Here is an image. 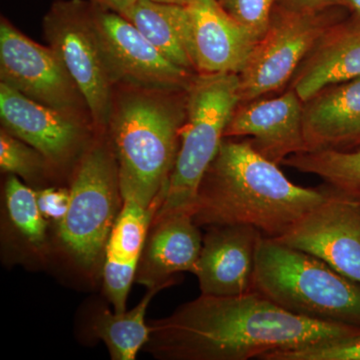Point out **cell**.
I'll list each match as a JSON object with an SVG mask.
<instances>
[{"mask_svg":"<svg viewBox=\"0 0 360 360\" xmlns=\"http://www.w3.org/2000/svg\"><path fill=\"white\" fill-rule=\"evenodd\" d=\"M89 1L120 15H124L134 6L137 0H89Z\"/></svg>","mask_w":360,"mask_h":360,"instance_id":"cell-29","label":"cell"},{"mask_svg":"<svg viewBox=\"0 0 360 360\" xmlns=\"http://www.w3.org/2000/svg\"><path fill=\"white\" fill-rule=\"evenodd\" d=\"M326 188L328 198L276 240L360 283V200Z\"/></svg>","mask_w":360,"mask_h":360,"instance_id":"cell-12","label":"cell"},{"mask_svg":"<svg viewBox=\"0 0 360 360\" xmlns=\"http://www.w3.org/2000/svg\"><path fill=\"white\" fill-rule=\"evenodd\" d=\"M262 233L250 225L206 227L194 276L201 295L238 296L253 290L258 241Z\"/></svg>","mask_w":360,"mask_h":360,"instance_id":"cell-13","label":"cell"},{"mask_svg":"<svg viewBox=\"0 0 360 360\" xmlns=\"http://www.w3.org/2000/svg\"><path fill=\"white\" fill-rule=\"evenodd\" d=\"M156 210L134 198H123L122 212L106 245L101 276L103 295L116 314L127 311V296Z\"/></svg>","mask_w":360,"mask_h":360,"instance_id":"cell-19","label":"cell"},{"mask_svg":"<svg viewBox=\"0 0 360 360\" xmlns=\"http://www.w3.org/2000/svg\"><path fill=\"white\" fill-rule=\"evenodd\" d=\"M360 77V20H340L324 33L290 82L304 103L319 90Z\"/></svg>","mask_w":360,"mask_h":360,"instance_id":"cell-20","label":"cell"},{"mask_svg":"<svg viewBox=\"0 0 360 360\" xmlns=\"http://www.w3.org/2000/svg\"><path fill=\"white\" fill-rule=\"evenodd\" d=\"M65 219L51 231L49 269L94 288L103 276L106 245L123 198L117 160L106 131L97 134L71 174Z\"/></svg>","mask_w":360,"mask_h":360,"instance_id":"cell-4","label":"cell"},{"mask_svg":"<svg viewBox=\"0 0 360 360\" xmlns=\"http://www.w3.org/2000/svg\"><path fill=\"white\" fill-rule=\"evenodd\" d=\"M2 129L37 149L63 186L97 134L91 120L37 103L0 82Z\"/></svg>","mask_w":360,"mask_h":360,"instance_id":"cell-9","label":"cell"},{"mask_svg":"<svg viewBox=\"0 0 360 360\" xmlns=\"http://www.w3.org/2000/svg\"><path fill=\"white\" fill-rule=\"evenodd\" d=\"M44 33L75 80L97 131H106L115 86L104 61L89 0H56L44 18Z\"/></svg>","mask_w":360,"mask_h":360,"instance_id":"cell-8","label":"cell"},{"mask_svg":"<svg viewBox=\"0 0 360 360\" xmlns=\"http://www.w3.org/2000/svg\"><path fill=\"white\" fill-rule=\"evenodd\" d=\"M156 2H162V4H179V6H186L189 0H153Z\"/></svg>","mask_w":360,"mask_h":360,"instance_id":"cell-31","label":"cell"},{"mask_svg":"<svg viewBox=\"0 0 360 360\" xmlns=\"http://www.w3.org/2000/svg\"><path fill=\"white\" fill-rule=\"evenodd\" d=\"M340 6L349 9L354 18L360 20V0H340Z\"/></svg>","mask_w":360,"mask_h":360,"instance_id":"cell-30","label":"cell"},{"mask_svg":"<svg viewBox=\"0 0 360 360\" xmlns=\"http://www.w3.org/2000/svg\"><path fill=\"white\" fill-rule=\"evenodd\" d=\"M0 168L2 174H13L34 189L61 186L49 161L25 141L0 130Z\"/></svg>","mask_w":360,"mask_h":360,"instance_id":"cell-24","label":"cell"},{"mask_svg":"<svg viewBox=\"0 0 360 360\" xmlns=\"http://www.w3.org/2000/svg\"><path fill=\"white\" fill-rule=\"evenodd\" d=\"M117 86L106 134L117 160L122 198L158 210L179 153L186 90Z\"/></svg>","mask_w":360,"mask_h":360,"instance_id":"cell-3","label":"cell"},{"mask_svg":"<svg viewBox=\"0 0 360 360\" xmlns=\"http://www.w3.org/2000/svg\"><path fill=\"white\" fill-rule=\"evenodd\" d=\"M148 324L143 350L160 360L259 359L276 350L360 333V328L291 314L255 290L238 296L201 295Z\"/></svg>","mask_w":360,"mask_h":360,"instance_id":"cell-1","label":"cell"},{"mask_svg":"<svg viewBox=\"0 0 360 360\" xmlns=\"http://www.w3.org/2000/svg\"><path fill=\"white\" fill-rule=\"evenodd\" d=\"M186 9L195 72L239 75L258 40L219 0H189Z\"/></svg>","mask_w":360,"mask_h":360,"instance_id":"cell-15","label":"cell"},{"mask_svg":"<svg viewBox=\"0 0 360 360\" xmlns=\"http://www.w3.org/2000/svg\"><path fill=\"white\" fill-rule=\"evenodd\" d=\"M340 0H276V6L298 13H314L340 6Z\"/></svg>","mask_w":360,"mask_h":360,"instance_id":"cell-28","label":"cell"},{"mask_svg":"<svg viewBox=\"0 0 360 360\" xmlns=\"http://www.w3.org/2000/svg\"><path fill=\"white\" fill-rule=\"evenodd\" d=\"M122 16L172 63L195 72L186 6L137 0Z\"/></svg>","mask_w":360,"mask_h":360,"instance_id":"cell-22","label":"cell"},{"mask_svg":"<svg viewBox=\"0 0 360 360\" xmlns=\"http://www.w3.org/2000/svg\"><path fill=\"white\" fill-rule=\"evenodd\" d=\"M37 205L51 231L65 219L70 202L68 186H51L35 189Z\"/></svg>","mask_w":360,"mask_h":360,"instance_id":"cell-27","label":"cell"},{"mask_svg":"<svg viewBox=\"0 0 360 360\" xmlns=\"http://www.w3.org/2000/svg\"><path fill=\"white\" fill-rule=\"evenodd\" d=\"M340 7L298 13L274 6L269 27L239 73L240 103L283 89L322 35L340 22Z\"/></svg>","mask_w":360,"mask_h":360,"instance_id":"cell-7","label":"cell"},{"mask_svg":"<svg viewBox=\"0 0 360 360\" xmlns=\"http://www.w3.org/2000/svg\"><path fill=\"white\" fill-rule=\"evenodd\" d=\"M92 13L104 61L115 86L187 89L195 72L172 63L120 14L94 4Z\"/></svg>","mask_w":360,"mask_h":360,"instance_id":"cell-11","label":"cell"},{"mask_svg":"<svg viewBox=\"0 0 360 360\" xmlns=\"http://www.w3.org/2000/svg\"><path fill=\"white\" fill-rule=\"evenodd\" d=\"M253 290L291 314L360 328V283L276 239L258 241Z\"/></svg>","mask_w":360,"mask_h":360,"instance_id":"cell-5","label":"cell"},{"mask_svg":"<svg viewBox=\"0 0 360 360\" xmlns=\"http://www.w3.org/2000/svg\"><path fill=\"white\" fill-rule=\"evenodd\" d=\"M51 229L40 212L35 189L7 174L2 193V260L26 269H49Z\"/></svg>","mask_w":360,"mask_h":360,"instance_id":"cell-16","label":"cell"},{"mask_svg":"<svg viewBox=\"0 0 360 360\" xmlns=\"http://www.w3.org/2000/svg\"><path fill=\"white\" fill-rule=\"evenodd\" d=\"M200 227L191 213L153 219L142 250L134 283L148 288L174 285L180 272L194 274L201 246Z\"/></svg>","mask_w":360,"mask_h":360,"instance_id":"cell-17","label":"cell"},{"mask_svg":"<svg viewBox=\"0 0 360 360\" xmlns=\"http://www.w3.org/2000/svg\"><path fill=\"white\" fill-rule=\"evenodd\" d=\"M259 360H360V333L293 349L276 350L262 355Z\"/></svg>","mask_w":360,"mask_h":360,"instance_id":"cell-25","label":"cell"},{"mask_svg":"<svg viewBox=\"0 0 360 360\" xmlns=\"http://www.w3.org/2000/svg\"><path fill=\"white\" fill-rule=\"evenodd\" d=\"M163 290L149 288L136 307L122 314L111 311L101 302H89L82 316L85 338L103 341L112 360H134L150 335V326L146 321L149 303Z\"/></svg>","mask_w":360,"mask_h":360,"instance_id":"cell-21","label":"cell"},{"mask_svg":"<svg viewBox=\"0 0 360 360\" xmlns=\"http://www.w3.org/2000/svg\"><path fill=\"white\" fill-rule=\"evenodd\" d=\"M307 151L360 148V77L324 87L303 103Z\"/></svg>","mask_w":360,"mask_h":360,"instance_id":"cell-18","label":"cell"},{"mask_svg":"<svg viewBox=\"0 0 360 360\" xmlns=\"http://www.w3.org/2000/svg\"><path fill=\"white\" fill-rule=\"evenodd\" d=\"M219 2L257 40L266 32L272 9L276 6V0H219Z\"/></svg>","mask_w":360,"mask_h":360,"instance_id":"cell-26","label":"cell"},{"mask_svg":"<svg viewBox=\"0 0 360 360\" xmlns=\"http://www.w3.org/2000/svg\"><path fill=\"white\" fill-rule=\"evenodd\" d=\"M302 108L303 101L291 89L274 98L239 103L225 129L224 139L250 137L260 155L283 165L290 156L307 151Z\"/></svg>","mask_w":360,"mask_h":360,"instance_id":"cell-14","label":"cell"},{"mask_svg":"<svg viewBox=\"0 0 360 360\" xmlns=\"http://www.w3.org/2000/svg\"><path fill=\"white\" fill-rule=\"evenodd\" d=\"M328 191L292 184L250 139H224L201 180L191 210L198 226L250 225L278 238L328 198Z\"/></svg>","mask_w":360,"mask_h":360,"instance_id":"cell-2","label":"cell"},{"mask_svg":"<svg viewBox=\"0 0 360 360\" xmlns=\"http://www.w3.org/2000/svg\"><path fill=\"white\" fill-rule=\"evenodd\" d=\"M240 103L236 73H196L187 87L186 120L165 200L153 219L191 213L201 180Z\"/></svg>","mask_w":360,"mask_h":360,"instance_id":"cell-6","label":"cell"},{"mask_svg":"<svg viewBox=\"0 0 360 360\" xmlns=\"http://www.w3.org/2000/svg\"><path fill=\"white\" fill-rule=\"evenodd\" d=\"M283 165L303 174L316 175L328 188L360 200V148L304 151L286 158Z\"/></svg>","mask_w":360,"mask_h":360,"instance_id":"cell-23","label":"cell"},{"mask_svg":"<svg viewBox=\"0 0 360 360\" xmlns=\"http://www.w3.org/2000/svg\"><path fill=\"white\" fill-rule=\"evenodd\" d=\"M0 80L37 103L91 120L84 96L58 53L0 21Z\"/></svg>","mask_w":360,"mask_h":360,"instance_id":"cell-10","label":"cell"}]
</instances>
